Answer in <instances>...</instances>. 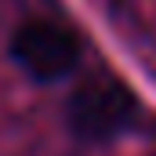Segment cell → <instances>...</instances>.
<instances>
[{"label":"cell","instance_id":"cell-1","mask_svg":"<svg viewBox=\"0 0 156 156\" xmlns=\"http://www.w3.org/2000/svg\"><path fill=\"white\" fill-rule=\"evenodd\" d=\"M69 127L83 142H109L123 134L138 116V98L134 91L116 76H91L80 83L69 98Z\"/></svg>","mask_w":156,"mask_h":156},{"label":"cell","instance_id":"cell-2","mask_svg":"<svg viewBox=\"0 0 156 156\" xmlns=\"http://www.w3.org/2000/svg\"><path fill=\"white\" fill-rule=\"evenodd\" d=\"M11 58L26 76L40 80V83H51V80H62L76 69L80 40L73 29H66L58 22L33 18L11 37Z\"/></svg>","mask_w":156,"mask_h":156}]
</instances>
